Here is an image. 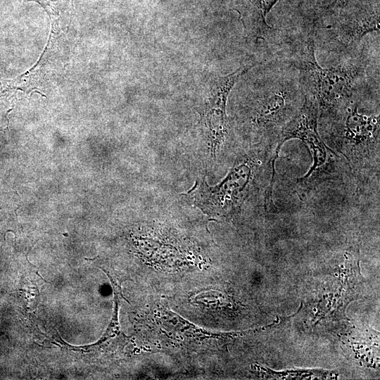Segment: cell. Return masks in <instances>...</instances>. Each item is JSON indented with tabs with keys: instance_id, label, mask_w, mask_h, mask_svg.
<instances>
[{
	"instance_id": "6da1fadb",
	"label": "cell",
	"mask_w": 380,
	"mask_h": 380,
	"mask_svg": "<svg viewBox=\"0 0 380 380\" xmlns=\"http://www.w3.org/2000/svg\"><path fill=\"white\" fill-rule=\"evenodd\" d=\"M277 158L274 147L259 146L241 158L220 184L210 187L196 182L189 196L206 213L220 216L238 212L251 194H265L272 202Z\"/></svg>"
},
{
	"instance_id": "7a4b0ae2",
	"label": "cell",
	"mask_w": 380,
	"mask_h": 380,
	"mask_svg": "<svg viewBox=\"0 0 380 380\" xmlns=\"http://www.w3.org/2000/svg\"><path fill=\"white\" fill-rule=\"evenodd\" d=\"M331 120L328 143L344 158L353 176L360 182L379 178V116L360 114L350 104Z\"/></svg>"
},
{
	"instance_id": "3957f363",
	"label": "cell",
	"mask_w": 380,
	"mask_h": 380,
	"mask_svg": "<svg viewBox=\"0 0 380 380\" xmlns=\"http://www.w3.org/2000/svg\"><path fill=\"white\" fill-rule=\"evenodd\" d=\"M318 115L317 101L313 96L305 94L300 108L281 129L275 150L276 156H279L281 146L291 139H300L308 148L312 158V167L295 182L296 192L301 199L320 184L338 179L347 165L342 157L322 139L317 128Z\"/></svg>"
},
{
	"instance_id": "277c9868",
	"label": "cell",
	"mask_w": 380,
	"mask_h": 380,
	"mask_svg": "<svg viewBox=\"0 0 380 380\" xmlns=\"http://www.w3.org/2000/svg\"><path fill=\"white\" fill-rule=\"evenodd\" d=\"M291 63L299 71L300 81L307 94L317 101L320 117L333 119L351 104L359 76L357 69L351 65L320 66L315 56L312 34H309L304 49Z\"/></svg>"
},
{
	"instance_id": "5b68a950",
	"label": "cell",
	"mask_w": 380,
	"mask_h": 380,
	"mask_svg": "<svg viewBox=\"0 0 380 380\" xmlns=\"http://www.w3.org/2000/svg\"><path fill=\"white\" fill-rule=\"evenodd\" d=\"M296 91L284 85L269 89L255 102L251 118L258 145L277 148L279 133L300 108Z\"/></svg>"
},
{
	"instance_id": "8992f818",
	"label": "cell",
	"mask_w": 380,
	"mask_h": 380,
	"mask_svg": "<svg viewBox=\"0 0 380 380\" xmlns=\"http://www.w3.org/2000/svg\"><path fill=\"white\" fill-rule=\"evenodd\" d=\"M253 66L246 65L230 74L220 77L210 87V96L205 105V119L208 127V137L213 147L220 146L228 134L226 103L229 92L239 78Z\"/></svg>"
},
{
	"instance_id": "52a82bcc",
	"label": "cell",
	"mask_w": 380,
	"mask_h": 380,
	"mask_svg": "<svg viewBox=\"0 0 380 380\" xmlns=\"http://www.w3.org/2000/svg\"><path fill=\"white\" fill-rule=\"evenodd\" d=\"M379 30V11L360 8L342 15L332 31L341 43L348 46L360 41L369 32Z\"/></svg>"
},
{
	"instance_id": "ba28073f",
	"label": "cell",
	"mask_w": 380,
	"mask_h": 380,
	"mask_svg": "<svg viewBox=\"0 0 380 380\" xmlns=\"http://www.w3.org/2000/svg\"><path fill=\"white\" fill-rule=\"evenodd\" d=\"M279 0H254L255 6V20L258 34L264 35L272 27L267 24L266 17Z\"/></svg>"
},
{
	"instance_id": "9c48e42d",
	"label": "cell",
	"mask_w": 380,
	"mask_h": 380,
	"mask_svg": "<svg viewBox=\"0 0 380 380\" xmlns=\"http://www.w3.org/2000/svg\"><path fill=\"white\" fill-rule=\"evenodd\" d=\"M359 0H324L322 6L329 11L353 8L357 6Z\"/></svg>"
}]
</instances>
